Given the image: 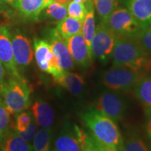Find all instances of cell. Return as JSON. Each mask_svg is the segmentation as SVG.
<instances>
[{
    "instance_id": "1",
    "label": "cell",
    "mask_w": 151,
    "mask_h": 151,
    "mask_svg": "<svg viewBox=\"0 0 151 151\" xmlns=\"http://www.w3.org/2000/svg\"><path fill=\"white\" fill-rule=\"evenodd\" d=\"M81 116L94 139L116 151L122 150L123 137L116 122L95 108L88 109Z\"/></svg>"
},
{
    "instance_id": "2",
    "label": "cell",
    "mask_w": 151,
    "mask_h": 151,
    "mask_svg": "<svg viewBox=\"0 0 151 151\" xmlns=\"http://www.w3.org/2000/svg\"><path fill=\"white\" fill-rule=\"evenodd\" d=\"M113 67H126L143 75L151 70V55L141 47L137 39L117 37L112 55Z\"/></svg>"
},
{
    "instance_id": "3",
    "label": "cell",
    "mask_w": 151,
    "mask_h": 151,
    "mask_svg": "<svg viewBox=\"0 0 151 151\" xmlns=\"http://www.w3.org/2000/svg\"><path fill=\"white\" fill-rule=\"evenodd\" d=\"M32 90L23 77L16 78L7 75L0 84V96L11 114L27 109L31 105Z\"/></svg>"
},
{
    "instance_id": "4",
    "label": "cell",
    "mask_w": 151,
    "mask_h": 151,
    "mask_svg": "<svg viewBox=\"0 0 151 151\" xmlns=\"http://www.w3.org/2000/svg\"><path fill=\"white\" fill-rule=\"evenodd\" d=\"M102 22L117 37L137 39L143 30L128 9L123 6L115 9Z\"/></svg>"
},
{
    "instance_id": "5",
    "label": "cell",
    "mask_w": 151,
    "mask_h": 151,
    "mask_svg": "<svg viewBox=\"0 0 151 151\" xmlns=\"http://www.w3.org/2000/svg\"><path fill=\"white\" fill-rule=\"evenodd\" d=\"M143 73L126 67H113L103 74L104 86L115 92H129L143 76Z\"/></svg>"
},
{
    "instance_id": "6",
    "label": "cell",
    "mask_w": 151,
    "mask_h": 151,
    "mask_svg": "<svg viewBox=\"0 0 151 151\" xmlns=\"http://www.w3.org/2000/svg\"><path fill=\"white\" fill-rule=\"evenodd\" d=\"M117 36L115 35L102 22L98 24L92 41V60L97 59L102 63H107L111 59Z\"/></svg>"
},
{
    "instance_id": "7",
    "label": "cell",
    "mask_w": 151,
    "mask_h": 151,
    "mask_svg": "<svg viewBox=\"0 0 151 151\" xmlns=\"http://www.w3.org/2000/svg\"><path fill=\"white\" fill-rule=\"evenodd\" d=\"M95 109L115 122L121 121L127 111V105L120 94L115 91L104 92L95 102Z\"/></svg>"
},
{
    "instance_id": "8",
    "label": "cell",
    "mask_w": 151,
    "mask_h": 151,
    "mask_svg": "<svg viewBox=\"0 0 151 151\" xmlns=\"http://www.w3.org/2000/svg\"><path fill=\"white\" fill-rule=\"evenodd\" d=\"M34 50L36 62L39 69L51 74L53 79L59 78L65 71L60 67L48 41L46 39L35 38L34 39Z\"/></svg>"
},
{
    "instance_id": "9",
    "label": "cell",
    "mask_w": 151,
    "mask_h": 151,
    "mask_svg": "<svg viewBox=\"0 0 151 151\" xmlns=\"http://www.w3.org/2000/svg\"><path fill=\"white\" fill-rule=\"evenodd\" d=\"M14 60L19 71L26 69L33 60L34 51L29 39L18 29H10Z\"/></svg>"
},
{
    "instance_id": "10",
    "label": "cell",
    "mask_w": 151,
    "mask_h": 151,
    "mask_svg": "<svg viewBox=\"0 0 151 151\" xmlns=\"http://www.w3.org/2000/svg\"><path fill=\"white\" fill-rule=\"evenodd\" d=\"M46 40L50 45L60 67L64 71L72 70L74 67V62L65 40L61 37L56 28H51L48 30Z\"/></svg>"
},
{
    "instance_id": "11",
    "label": "cell",
    "mask_w": 151,
    "mask_h": 151,
    "mask_svg": "<svg viewBox=\"0 0 151 151\" xmlns=\"http://www.w3.org/2000/svg\"><path fill=\"white\" fill-rule=\"evenodd\" d=\"M0 62L4 67L8 76L16 78L23 77L15 62L10 28L6 24H0Z\"/></svg>"
},
{
    "instance_id": "12",
    "label": "cell",
    "mask_w": 151,
    "mask_h": 151,
    "mask_svg": "<svg viewBox=\"0 0 151 151\" xmlns=\"http://www.w3.org/2000/svg\"><path fill=\"white\" fill-rule=\"evenodd\" d=\"M74 63L78 67L87 69L91 65L88 47L82 33L72 36L65 40Z\"/></svg>"
},
{
    "instance_id": "13",
    "label": "cell",
    "mask_w": 151,
    "mask_h": 151,
    "mask_svg": "<svg viewBox=\"0 0 151 151\" xmlns=\"http://www.w3.org/2000/svg\"><path fill=\"white\" fill-rule=\"evenodd\" d=\"M143 29L151 27V0H122Z\"/></svg>"
},
{
    "instance_id": "14",
    "label": "cell",
    "mask_w": 151,
    "mask_h": 151,
    "mask_svg": "<svg viewBox=\"0 0 151 151\" xmlns=\"http://www.w3.org/2000/svg\"><path fill=\"white\" fill-rule=\"evenodd\" d=\"M55 151H81V145L73 128L69 122L62 126L54 143Z\"/></svg>"
},
{
    "instance_id": "15",
    "label": "cell",
    "mask_w": 151,
    "mask_h": 151,
    "mask_svg": "<svg viewBox=\"0 0 151 151\" xmlns=\"http://www.w3.org/2000/svg\"><path fill=\"white\" fill-rule=\"evenodd\" d=\"M54 81L73 95L80 96L84 92L86 81L84 77L78 73L65 71L59 78Z\"/></svg>"
},
{
    "instance_id": "16",
    "label": "cell",
    "mask_w": 151,
    "mask_h": 151,
    "mask_svg": "<svg viewBox=\"0 0 151 151\" xmlns=\"http://www.w3.org/2000/svg\"><path fill=\"white\" fill-rule=\"evenodd\" d=\"M32 113L36 123L42 128L50 127L54 120V111L52 107L41 99L37 100L31 107Z\"/></svg>"
},
{
    "instance_id": "17",
    "label": "cell",
    "mask_w": 151,
    "mask_h": 151,
    "mask_svg": "<svg viewBox=\"0 0 151 151\" xmlns=\"http://www.w3.org/2000/svg\"><path fill=\"white\" fill-rule=\"evenodd\" d=\"M52 0H19L18 10L24 18L29 20H39L43 9Z\"/></svg>"
},
{
    "instance_id": "18",
    "label": "cell",
    "mask_w": 151,
    "mask_h": 151,
    "mask_svg": "<svg viewBox=\"0 0 151 151\" xmlns=\"http://www.w3.org/2000/svg\"><path fill=\"white\" fill-rule=\"evenodd\" d=\"M87 8V13L86 16L83 20L82 23V33L85 41L88 47V52L91 60L92 61L91 53V45L96 30L95 26V16H94V7L92 1H90L86 4Z\"/></svg>"
},
{
    "instance_id": "19",
    "label": "cell",
    "mask_w": 151,
    "mask_h": 151,
    "mask_svg": "<svg viewBox=\"0 0 151 151\" xmlns=\"http://www.w3.org/2000/svg\"><path fill=\"white\" fill-rule=\"evenodd\" d=\"M1 151H34L32 145L18 134L14 128L0 143Z\"/></svg>"
},
{
    "instance_id": "20",
    "label": "cell",
    "mask_w": 151,
    "mask_h": 151,
    "mask_svg": "<svg viewBox=\"0 0 151 151\" xmlns=\"http://www.w3.org/2000/svg\"><path fill=\"white\" fill-rule=\"evenodd\" d=\"M67 17V5L52 1L41 11L39 20L58 24Z\"/></svg>"
},
{
    "instance_id": "21",
    "label": "cell",
    "mask_w": 151,
    "mask_h": 151,
    "mask_svg": "<svg viewBox=\"0 0 151 151\" xmlns=\"http://www.w3.org/2000/svg\"><path fill=\"white\" fill-rule=\"evenodd\" d=\"M132 91L144 108H151V70L139 80Z\"/></svg>"
},
{
    "instance_id": "22",
    "label": "cell",
    "mask_w": 151,
    "mask_h": 151,
    "mask_svg": "<svg viewBox=\"0 0 151 151\" xmlns=\"http://www.w3.org/2000/svg\"><path fill=\"white\" fill-rule=\"evenodd\" d=\"M121 151H151L150 147L137 132H129L123 138Z\"/></svg>"
},
{
    "instance_id": "23",
    "label": "cell",
    "mask_w": 151,
    "mask_h": 151,
    "mask_svg": "<svg viewBox=\"0 0 151 151\" xmlns=\"http://www.w3.org/2000/svg\"><path fill=\"white\" fill-rule=\"evenodd\" d=\"M83 21L67 16L63 20L58 22L56 29L65 40L72 36L81 33Z\"/></svg>"
},
{
    "instance_id": "24",
    "label": "cell",
    "mask_w": 151,
    "mask_h": 151,
    "mask_svg": "<svg viewBox=\"0 0 151 151\" xmlns=\"http://www.w3.org/2000/svg\"><path fill=\"white\" fill-rule=\"evenodd\" d=\"M53 132L50 127L41 128L38 130L33 139L34 151L51 150Z\"/></svg>"
},
{
    "instance_id": "25",
    "label": "cell",
    "mask_w": 151,
    "mask_h": 151,
    "mask_svg": "<svg viewBox=\"0 0 151 151\" xmlns=\"http://www.w3.org/2000/svg\"><path fill=\"white\" fill-rule=\"evenodd\" d=\"M94 9L99 18L103 22L110 16L115 9L119 7L122 0H92Z\"/></svg>"
},
{
    "instance_id": "26",
    "label": "cell",
    "mask_w": 151,
    "mask_h": 151,
    "mask_svg": "<svg viewBox=\"0 0 151 151\" xmlns=\"http://www.w3.org/2000/svg\"><path fill=\"white\" fill-rule=\"evenodd\" d=\"M13 128L11 113L0 96V143Z\"/></svg>"
},
{
    "instance_id": "27",
    "label": "cell",
    "mask_w": 151,
    "mask_h": 151,
    "mask_svg": "<svg viewBox=\"0 0 151 151\" xmlns=\"http://www.w3.org/2000/svg\"><path fill=\"white\" fill-rule=\"evenodd\" d=\"M32 113L30 111H22L15 114L14 121L13 122V128L16 132H23L28 127L33 120Z\"/></svg>"
},
{
    "instance_id": "28",
    "label": "cell",
    "mask_w": 151,
    "mask_h": 151,
    "mask_svg": "<svg viewBox=\"0 0 151 151\" xmlns=\"http://www.w3.org/2000/svg\"><path fill=\"white\" fill-rule=\"evenodd\" d=\"M87 13V8L83 4L69 1L67 4V16L83 21Z\"/></svg>"
},
{
    "instance_id": "29",
    "label": "cell",
    "mask_w": 151,
    "mask_h": 151,
    "mask_svg": "<svg viewBox=\"0 0 151 151\" xmlns=\"http://www.w3.org/2000/svg\"><path fill=\"white\" fill-rule=\"evenodd\" d=\"M84 139L87 144L92 149L93 151H116L111 147L99 142L88 132H86Z\"/></svg>"
},
{
    "instance_id": "30",
    "label": "cell",
    "mask_w": 151,
    "mask_h": 151,
    "mask_svg": "<svg viewBox=\"0 0 151 151\" xmlns=\"http://www.w3.org/2000/svg\"><path fill=\"white\" fill-rule=\"evenodd\" d=\"M137 41L147 53L151 55V27L143 29Z\"/></svg>"
},
{
    "instance_id": "31",
    "label": "cell",
    "mask_w": 151,
    "mask_h": 151,
    "mask_svg": "<svg viewBox=\"0 0 151 151\" xmlns=\"http://www.w3.org/2000/svg\"><path fill=\"white\" fill-rule=\"evenodd\" d=\"M37 132V124L36 123L35 120H32L28 127L23 132H18V134L21 137L22 139H24L27 142L31 143V141L33 140L35 138L36 134Z\"/></svg>"
},
{
    "instance_id": "32",
    "label": "cell",
    "mask_w": 151,
    "mask_h": 151,
    "mask_svg": "<svg viewBox=\"0 0 151 151\" xmlns=\"http://www.w3.org/2000/svg\"><path fill=\"white\" fill-rule=\"evenodd\" d=\"M73 128H74L77 137H78L79 142H80L81 150V151H93L92 150V149L90 148L88 144H87L86 141H85L84 137H85V134H86V131L83 129H81L80 127H78V126L76 124H73Z\"/></svg>"
},
{
    "instance_id": "33",
    "label": "cell",
    "mask_w": 151,
    "mask_h": 151,
    "mask_svg": "<svg viewBox=\"0 0 151 151\" xmlns=\"http://www.w3.org/2000/svg\"><path fill=\"white\" fill-rule=\"evenodd\" d=\"M145 109V123L144 130L147 139L151 143V108H144Z\"/></svg>"
},
{
    "instance_id": "34",
    "label": "cell",
    "mask_w": 151,
    "mask_h": 151,
    "mask_svg": "<svg viewBox=\"0 0 151 151\" xmlns=\"http://www.w3.org/2000/svg\"><path fill=\"white\" fill-rule=\"evenodd\" d=\"M6 77V71L2 63L0 62V84L5 80Z\"/></svg>"
},
{
    "instance_id": "35",
    "label": "cell",
    "mask_w": 151,
    "mask_h": 151,
    "mask_svg": "<svg viewBox=\"0 0 151 151\" xmlns=\"http://www.w3.org/2000/svg\"><path fill=\"white\" fill-rule=\"evenodd\" d=\"M4 1L13 9L18 10L19 0H4Z\"/></svg>"
},
{
    "instance_id": "36",
    "label": "cell",
    "mask_w": 151,
    "mask_h": 151,
    "mask_svg": "<svg viewBox=\"0 0 151 151\" xmlns=\"http://www.w3.org/2000/svg\"><path fill=\"white\" fill-rule=\"evenodd\" d=\"M70 0H52V1H55V2H58L60 4H68V3L69 2Z\"/></svg>"
},
{
    "instance_id": "37",
    "label": "cell",
    "mask_w": 151,
    "mask_h": 151,
    "mask_svg": "<svg viewBox=\"0 0 151 151\" xmlns=\"http://www.w3.org/2000/svg\"><path fill=\"white\" fill-rule=\"evenodd\" d=\"M70 1H74V2H77V3L83 4L86 5L87 3L89 2V1H92V0H70Z\"/></svg>"
},
{
    "instance_id": "38",
    "label": "cell",
    "mask_w": 151,
    "mask_h": 151,
    "mask_svg": "<svg viewBox=\"0 0 151 151\" xmlns=\"http://www.w3.org/2000/svg\"><path fill=\"white\" fill-rule=\"evenodd\" d=\"M150 150H151V143H150Z\"/></svg>"
},
{
    "instance_id": "39",
    "label": "cell",
    "mask_w": 151,
    "mask_h": 151,
    "mask_svg": "<svg viewBox=\"0 0 151 151\" xmlns=\"http://www.w3.org/2000/svg\"><path fill=\"white\" fill-rule=\"evenodd\" d=\"M50 151H55L54 150H50Z\"/></svg>"
},
{
    "instance_id": "40",
    "label": "cell",
    "mask_w": 151,
    "mask_h": 151,
    "mask_svg": "<svg viewBox=\"0 0 151 151\" xmlns=\"http://www.w3.org/2000/svg\"><path fill=\"white\" fill-rule=\"evenodd\" d=\"M0 151H1V149H0Z\"/></svg>"
}]
</instances>
